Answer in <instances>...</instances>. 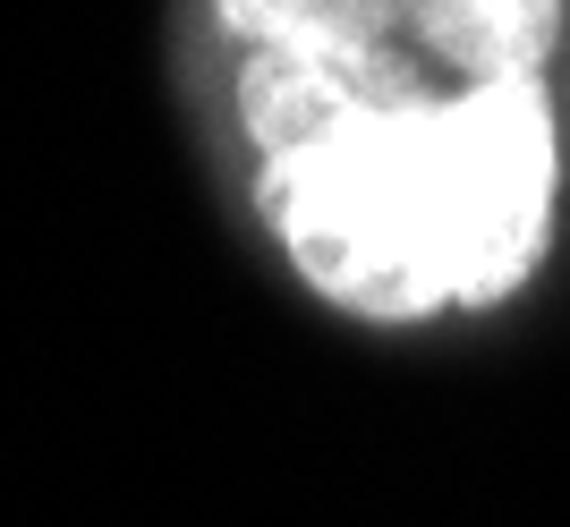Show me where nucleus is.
<instances>
[{"label":"nucleus","instance_id":"1","mask_svg":"<svg viewBox=\"0 0 570 527\" xmlns=\"http://www.w3.org/2000/svg\"><path fill=\"white\" fill-rule=\"evenodd\" d=\"M238 205L324 315L409 340L485 324L553 272L562 86H401L238 170Z\"/></svg>","mask_w":570,"mask_h":527},{"label":"nucleus","instance_id":"2","mask_svg":"<svg viewBox=\"0 0 570 527\" xmlns=\"http://www.w3.org/2000/svg\"><path fill=\"white\" fill-rule=\"evenodd\" d=\"M214 51H392L383 0H196Z\"/></svg>","mask_w":570,"mask_h":527}]
</instances>
